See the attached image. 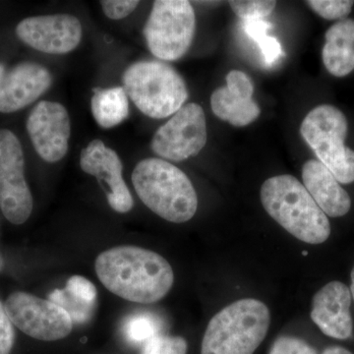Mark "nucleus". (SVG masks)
<instances>
[{"instance_id":"obj_1","label":"nucleus","mask_w":354,"mask_h":354,"mask_svg":"<svg viewBox=\"0 0 354 354\" xmlns=\"http://www.w3.org/2000/svg\"><path fill=\"white\" fill-rule=\"evenodd\" d=\"M106 290L128 301L150 304L164 298L174 286V270L160 254L141 247L108 249L95 262Z\"/></svg>"},{"instance_id":"obj_2","label":"nucleus","mask_w":354,"mask_h":354,"mask_svg":"<svg viewBox=\"0 0 354 354\" xmlns=\"http://www.w3.org/2000/svg\"><path fill=\"white\" fill-rule=\"evenodd\" d=\"M261 202L268 214L299 241L321 244L329 239V218L297 177H271L261 187Z\"/></svg>"},{"instance_id":"obj_3","label":"nucleus","mask_w":354,"mask_h":354,"mask_svg":"<svg viewBox=\"0 0 354 354\" xmlns=\"http://www.w3.org/2000/svg\"><path fill=\"white\" fill-rule=\"evenodd\" d=\"M132 183L140 200L165 221L186 223L196 214L197 193L189 177L162 158L139 162L132 172Z\"/></svg>"},{"instance_id":"obj_4","label":"nucleus","mask_w":354,"mask_h":354,"mask_svg":"<svg viewBox=\"0 0 354 354\" xmlns=\"http://www.w3.org/2000/svg\"><path fill=\"white\" fill-rule=\"evenodd\" d=\"M270 311L262 301L245 298L227 305L211 319L201 354H253L269 330Z\"/></svg>"},{"instance_id":"obj_5","label":"nucleus","mask_w":354,"mask_h":354,"mask_svg":"<svg viewBox=\"0 0 354 354\" xmlns=\"http://www.w3.org/2000/svg\"><path fill=\"white\" fill-rule=\"evenodd\" d=\"M122 81L127 95L137 109L156 120L174 115L188 99L185 81L165 62H135L125 70Z\"/></svg>"},{"instance_id":"obj_6","label":"nucleus","mask_w":354,"mask_h":354,"mask_svg":"<svg viewBox=\"0 0 354 354\" xmlns=\"http://www.w3.org/2000/svg\"><path fill=\"white\" fill-rule=\"evenodd\" d=\"M348 124L346 115L330 104L312 109L302 121L300 134L339 183H354V151L344 144Z\"/></svg>"},{"instance_id":"obj_7","label":"nucleus","mask_w":354,"mask_h":354,"mask_svg":"<svg viewBox=\"0 0 354 354\" xmlns=\"http://www.w3.org/2000/svg\"><path fill=\"white\" fill-rule=\"evenodd\" d=\"M195 31L196 17L189 1L158 0L144 27V36L153 57L174 62L189 50Z\"/></svg>"},{"instance_id":"obj_8","label":"nucleus","mask_w":354,"mask_h":354,"mask_svg":"<svg viewBox=\"0 0 354 354\" xmlns=\"http://www.w3.org/2000/svg\"><path fill=\"white\" fill-rule=\"evenodd\" d=\"M24 171L19 140L10 130L0 129V209L13 225L26 223L34 205Z\"/></svg>"},{"instance_id":"obj_9","label":"nucleus","mask_w":354,"mask_h":354,"mask_svg":"<svg viewBox=\"0 0 354 354\" xmlns=\"http://www.w3.org/2000/svg\"><path fill=\"white\" fill-rule=\"evenodd\" d=\"M4 307L18 329L39 341L64 339L73 328L71 318L62 307L31 293L16 291L7 298Z\"/></svg>"},{"instance_id":"obj_10","label":"nucleus","mask_w":354,"mask_h":354,"mask_svg":"<svg viewBox=\"0 0 354 354\" xmlns=\"http://www.w3.org/2000/svg\"><path fill=\"white\" fill-rule=\"evenodd\" d=\"M206 143V116L201 106L191 102L158 128L151 148L162 160L183 162L198 155Z\"/></svg>"},{"instance_id":"obj_11","label":"nucleus","mask_w":354,"mask_h":354,"mask_svg":"<svg viewBox=\"0 0 354 354\" xmlns=\"http://www.w3.org/2000/svg\"><path fill=\"white\" fill-rule=\"evenodd\" d=\"M18 38L34 50L48 55H66L82 39L80 20L70 14L26 18L16 27Z\"/></svg>"},{"instance_id":"obj_12","label":"nucleus","mask_w":354,"mask_h":354,"mask_svg":"<svg viewBox=\"0 0 354 354\" xmlns=\"http://www.w3.org/2000/svg\"><path fill=\"white\" fill-rule=\"evenodd\" d=\"M27 131L44 162H59L68 152L71 123L68 111L58 102L41 101L34 106L28 118Z\"/></svg>"},{"instance_id":"obj_13","label":"nucleus","mask_w":354,"mask_h":354,"mask_svg":"<svg viewBox=\"0 0 354 354\" xmlns=\"http://www.w3.org/2000/svg\"><path fill=\"white\" fill-rule=\"evenodd\" d=\"M80 167L86 174L97 177L113 211L120 214L131 211L134 200L123 179L122 162L118 153L101 140H93L81 152Z\"/></svg>"},{"instance_id":"obj_14","label":"nucleus","mask_w":354,"mask_h":354,"mask_svg":"<svg viewBox=\"0 0 354 354\" xmlns=\"http://www.w3.org/2000/svg\"><path fill=\"white\" fill-rule=\"evenodd\" d=\"M227 85L218 88L211 95V108L221 120L235 127L251 124L261 113L253 100L254 84L241 70H232L227 75Z\"/></svg>"},{"instance_id":"obj_15","label":"nucleus","mask_w":354,"mask_h":354,"mask_svg":"<svg viewBox=\"0 0 354 354\" xmlns=\"http://www.w3.org/2000/svg\"><path fill=\"white\" fill-rule=\"evenodd\" d=\"M53 84L48 68L22 62L7 72L0 84V113H12L36 102Z\"/></svg>"},{"instance_id":"obj_16","label":"nucleus","mask_w":354,"mask_h":354,"mask_svg":"<svg viewBox=\"0 0 354 354\" xmlns=\"http://www.w3.org/2000/svg\"><path fill=\"white\" fill-rule=\"evenodd\" d=\"M351 304V293L348 286L341 281H330L314 295L312 321L328 337L348 339L353 332Z\"/></svg>"},{"instance_id":"obj_17","label":"nucleus","mask_w":354,"mask_h":354,"mask_svg":"<svg viewBox=\"0 0 354 354\" xmlns=\"http://www.w3.org/2000/svg\"><path fill=\"white\" fill-rule=\"evenodd\" d=\"M302 180L304 187L326 216L339 218L348 213L351 208L348 193L322 162L317 160L305 162Z\"/></svg>"},{"instance_id":"obj_18","label":"nucleus","mask_w":354,"mask_h":354,"mask_svg":"<svg viewBox=\"0 0 354 354\" xmlns=\"http://www.w3.org/2000/svg\"><path fill=\"white\" fill-rule=\"evenodd\" d=\"M322 58L329 73L344 77L354 70V20L337 21L325 35Z\"/></svg>"},{"instance_id":"obj_19","label":"nucleus","mask_w":354,"mask_h":354,"mask_svg":"<svg viewBox=\"0 0 354 354\" xmlns=\"http://www.w3.org/2000/svg\"><path fill=\"white\" fill-rule=\"evenodd\" d=\"M97 297L94 283L76 274L67 281L64 290H53L48 299L62 307L73 324H85L94 316Z\"/></svg>"},{"instance_id":"obj_20","label":"nucleus","mask_w":354,"mask_h":354,"mask_svg":"<svg viewBox=\"0 0 354 354\" xmlns=\"http://www.w3.org/2000/svg\"><path fill=\"white\" fill-rule=\"evenodd\" d=\"M91 106L95 120L104 129L120 124L129 114V102L122 87L95 91Z\"/></svg>"},{"instance_id":"obj_21","label":"nucleus","mask_w":354,"mask_h":354,"mask_svg":"<svg viewBox=\"0 0 354 354\" xmlns=\"http://www.w3.org/2000/svg\"><path fill=\"white\" fill-rule=\"evenodd\" d=\"M272 27L271 23L265 20L244 21L243 23L244 32L257 44L265 64L269 66L276 64L285 55L279 39L268 35Z\"/></svg>"},{"instance_id":"obj_22","label":"nucleus","mask_w":354,"mask_h":354,"mask_svg":"<svg viewBox=\"0 0 354 354\" xmlns=\"http://www.w3.org/2000/svg\"><path fill=\"white\" fill-rule=\"evenodd\" d=\"M235 15L244 21L262 20L276 8L274 0H232L228 2Z\"/></svg>"},{"instance_id":"obj_23","label":"nucleus","mask_w":354,"mask_h":354,"mask_svg":"<svg viewBox=\"0 0 354 354\" xmlns=\"http://www.w3.org/2000/svg\"><path fill=\"white\" fill-rule=\"evenodd\" d=\"M157 320L147 314H138L127 319L124 325V333L131 342H147L158 335Z\"/></svg>"},{"instance_id":"obj_24","label":"nucleus","mask_w":354,"mask_h":354,"mask_svg":"<svg viewBox=\"0 0 354 354\" xmlns=\"http://www.w3.org/2000/svg\"><path fill=\"white\" fill-rule=\"evenodd\" d=\"M307 6L326 20H344L351 12V0H309Z\"/></svg>"},{"instance_id":"obj_25","label":"nucleus","mask_w":354,"mask_h":354,"mask_svg":"<svg viewBox=\"0 0 354 354\" xmlns=\"http://www.w3.org/2000/svg\"><path fill=\"white\" fill-rule=\"evenodd\" d=\"M187 342L181 337L156 335L145 342L142 354H186Z\"/></svg>"},{"instance_id":"obj_26","label":"nucleus","mask_w":354,"mask_h":354,"mask_svg":"<svg viewBox=\"0 0 354 354\" xmlns=\"http://www.w3.org/2000/svg\"><path fill=\"white\" fill-rule=\"evenodd\" d=\"M269 354H317V351L304 339L279 337L272 344Z\"/></svg>"},{"instance_id":"obj_27","label":"nucleus","mask_w":354,"mask_h":354,"mask_svg":"<svg viewBox=\"0 0 354 354\" xmlns=\"http://www.w3.org/2000/svg\"><path fill=\"white\" fill-rule=\"evenodd\" d=\"M135 0H104L101 6L106 17L111 20H120L127 17L139 6Z\"/></svg>"},{"instance_id":"obj_28","label":"nucleus","mask_w":354,"mask_h":354,"mask_svg":"<svg viewBox=\"0 0 354 354\" xmlns=\"http://www.w3.org/2000/svg\"><path fill=\"white\" fill-rule=\"evenodd\" d=\"M15 341L13 324L0 302V354H10Z\"/></svg>"},{"instance_id":"obj_29","label":"nucleus","mask_w":354,"mask_h":354,"mask_svg":"<svg viewBox=\"0 0 354 354\" xmlns=\"http://www.w3.org/2000/svg\"><path fill=\"white\" fill-rule=\"evenodd\" d=\"M322 354H353L348 349L342 348V346H330L326 348Z\"/></svg>"},{"instance_id":"obj_30","label":"nucleus","mask_w":354,"mask_h":354,"mask_svg":"<svg viewBox=\"0 0 354 354\" xmlns=\"http://www.w3.org/2000/svg\"><path fill=\"white\" fill-rule=\"evenodd\" d=\"M349 290H351V297H353L354 299V266L353 271H351V286Z\"/></svg>"},{"instance_id":"obj_31","label":"nucleus","mask_w":354,"mask_h":354,"mask_svg":"<svg viewBox=\"0 0 354 354\" xmlns=\"http://www.w3.org/2000/svg\"><path fill=\"white\" fill-rule=\"evenodd\" d=\"M4 71H6V69H4L3 65L0 64V84H1L2 79H3L4 75H6V73H4Z\"/></svg>"},{"instance_id":"obj_32","label":"nucleus","mask_w":354,"mask_h":354,"mask_svg":"<svg viewBox=\"0 0 354 354\" xmlns=\"http://www.w3.org/2000/svg\"><path fill=\"white\" fill-rule=\"evenodd\" d=\"M4 267V261L3 258H2L1 254H0V272L2 271Z\"/></svg>"},{"instance_id":"obj_33","label":"nucleus","mask_w":354,"mask_h":354,"mask_svg":"<svg viewBox=\"0 0 354 354\" xmlns=\"http://www.w3.org/2000/svg\"><path fill=\"white\" fill-rule=\"evenodd\" d=\"M302 254H304V255H307V254H308V252H306V251H304V252H302Z\"/></svg>"}]
</instances>
